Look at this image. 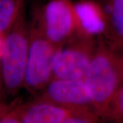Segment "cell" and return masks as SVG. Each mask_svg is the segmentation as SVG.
I'll list each match as a JSON object with an SVG mask.
<instances>
[{"label":"cell","instance_id":"6da1fadb","mask_svg":"<svg viewBox=\"0 0 123 123\" xmlns=\"http://www.w3.org/2000/svg\"><path fill=\"white\" fill-rule=\"evenodd\" d=\"M84 81L93 110L102 120L110 102L123 86V48L104 36L98 37L97 50Z\"/></svg>","mask_w":123,"mask_h":123},{"label":"cell","instance_id":"7a4b0ae2","mask_svg":"<svg viewBox=\"0 0 123 123\" xmlns=\"http://www.w3.org/2000/svg\"><path fill=\"white\" fill-rule=\"evenodd\" d=\"M29 44V23L24 12L2 40L0 71L3 86L8 95L14 96L23 88Z\"/></svg>","mask_w":123,"mask_h":123},{"label":"cell","instance_id":"3957f363","mask_svg":"<svg viewBox=\"0 0 123 123\" xmlns=\"http://www.w3.org/2000/svg\"><path fill=\"white\" fill-rule=\"evenodd\" d=\"M97 44L98 37L78 30L58 45L53 56L52 79H84Z\"/></svg>","mask_w":123,"mask_h":123},{"label":"cell","instance_id":"277c9868","mask_svg":"<svg viewBox=\"0 0 123 123\" xmlns=\"http://www.w3.org/2000/svg\"><path fill=\"white\" fill-rule=\"evenodd\" d=\"M31 20L56 47L79 30L75 5L72 0H49L33 10Z\"/></svg>","mask_w":123,"mask_h":123},{"label":"cell","instance_id":"5b68a950","mask_svg":"<svg viewBox=\"0 0 123 123\" xmlns=\"http://www.w3.org/2000/svg\"><path fill=\"white\" fill-rule=\"evenodd\" d=\"M30 44L23 88L38 93L53 78V60L56 46L47 39L33 20L29 23Z\"/></svg>","mask_w":123,"mask_h":123},{"label":"cell","instance_id":"8992f818","mask_svg":"<svg viewBox=\"0 0 123 123\" xmlns=\"http://www.w3.org/2000/svg\"><path fill=\"white\" fill-rule=\"evenodd\" d=\"M36 97L68 109L92 108L84 79H52Z\"/></svg>","mask_w":123,"mask_h":123},{"label":"cell","instance_id":"52a82bcc","mask_svg":"<svg viewBox=\"0 0 123 123\" xmlns=\"http://www.w3.org/2000/svg\"><path fill=\"white\" fill-rule=\"evenodd\" d=\"M70 110L37 98L17 105L21 123H66Z\"/></svg>","mask_w":123,"mask_h":123},{"label":"cell","instance_id":"ba28073f","mask_svg":"<svg viewBox=\"0 0 123 123\" xmlns=\"http://www.w3.org/2000/svg\"><path fill=\"white\" fill-rule=\"evenodd\" d=\"M74 5L79 31L95 37L105 35V13L99 1L79 0L74 2Z\"/></svg>","mask_w":123,"mask_h":123},{"label":"cell","instance_id":"9c48e42d","mask_svg":"<svg viewBox=\"0 0 123 123\" xmlns=\"http://www.w3.org/2000/svg\"><path fill=\"white\" fill-rule=\"evenodd\" d=\"M105 11L107 30L104 37L123 48V0H98Z\"/></svg>","mask_w":123,"mask_h":123},{"label":"cell","instance_id":"30bf717a","mask_svg":"<svg viewBox=\"0 0 123 123\" xmlns=\"http://www.w3.org/2000/svg\"><path fill=\"white\" fill-rule=\"evenodd\" d=\"M25 1L0 0V37H4L25 12Z\"/></svg>","mask_w":123,"mask_h":123},{"label":"cell","instance_id":"8fae6325","mask_svg":"<svg viewBox=\"0 0 123 123\" xmlns=\"http://www.w3.org/2000/svg\"><path fill=\"white\" fill-rule=\"evenodd\" d=\"M102 120L111 123H123V86L110 102Z\"/></svg>","mask_w":123,"mask_h":123},{"label":"cell","instance_id":"7c38bea8","mask_svg":"<svg viewBox=\"0 0 123 123\" xmlns=\"http://www.w3.org/2000/svg\"><path fill=\"white\" fill-rule=\"evenodd\" d=\"M100 118L90 107H79L71 109L66 123H95Z\"/></svg>","mask_w":123,"mask_h":123},{"label":"cell","instance_id":"4fadbf2b","mask_svg":"<svg viewBox=\"0 0 123 123\" xmlns=\"http://www.w3.org/2000/svg\"><path fill=\"white\" fill-rule=\"evenodd\" d=\"M12 107L13 105H8L0 100V120Z\"/></svg>","mask_w":123,"mask_h":123},{"label":"cell","instance_id":"5bb4252c","mask_svg":"<svg viewBox=\"0 0 123 123\" xmlns=\"http://www.w3.org/2000/svg\"><path fill=\"white\" fill-rule=\"evenodd\" d=\"M2 86H3V82H2V79H1V71H0V100H1V90H2Z\"/></svg>","mask_w":123,"mask_h":123}]
</instances>
